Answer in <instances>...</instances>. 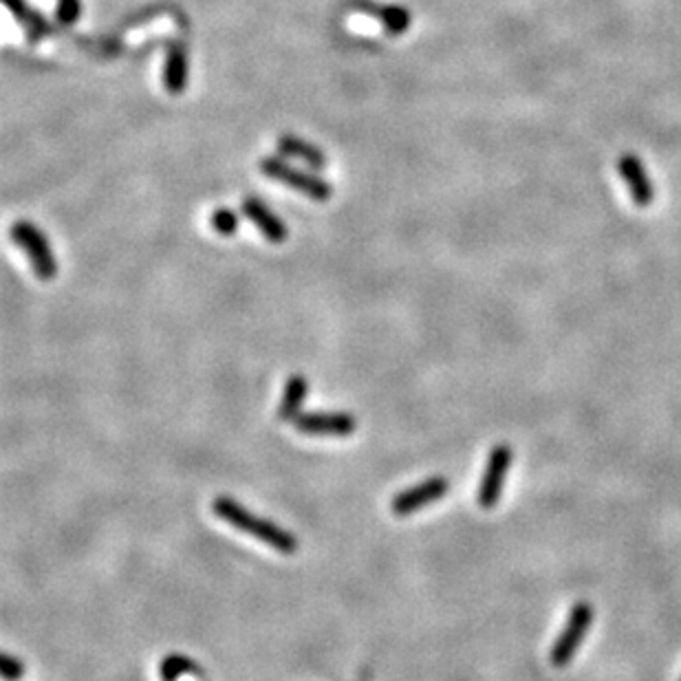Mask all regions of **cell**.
Segmentation results:
<instances>
[{"label": "cell", "mask_w": 681, "mask_h": 681, "mask_svg": "<svg viewBox=\"0 0 681 681\" xmlns=\"http://www.w3.org/2000/svg\"><path fill=\"white\" fill-rule=\"evenodd\" d=\"M212 512L227 525L236 527L239 532L254 536L256 540H261V543L280 551V554L289 556L298 551V540L294 534L287 532L285 527L276 525L274 521H267V518L263 516H256L241 503L230 499V496H219V499L212 503Z\"/></svg>", "instance_id": "6da1fadb"}, {"label": "cell", "mask_w": 681, "mask_h": 681, "mask_svg": "<svg viewBox=\"0 0 681 681\" xmlns=\"http://www.w3.org/2000/svg\"><path fill=\"white\" fill-rule=\"evenodd\" d=\"M14 245H18L29 258V265L34 269L40 280H53L58 274V261L53 254V247L49 245L47 236L42 234L34 223L16 221L9 230Z\"/></svg>", "instance_id": "7a4b0ae2"}, {"label": "cell", "mask_w": 681, "mask_h": 681, "mask_svg": "<svg viewBox=\"0 0 681 681\" xmlns=\"http://www.w3.org/2000/svg\"><path fill=\"white\" fill-rule=\"evenodd\" d=\"M261 172L269 179L285 183V186L294 188L296 192H302L305 197H309L313 201H329L331 194H333V188L322 177L311 175V172H305V170L291 168L289 164H285V161L278 159V157L263 159L261 161Z\"/></svg>", "instance_id": "3957f363"}, {"label": "cell", "mask_w": 681, "mask_h": 681, "mask_svg": "<svg viewBox=\"0 0 681 681\" xmlns=\"http://www.w3.org/2000/svg\"><path fill=\"white\" fill-rule=\"evenodd\" d=\"M593 622V609L587 602H578L574 609L569 613V620L565 624V629L558 635V640L551 648V662L554 666H567L571 659H574L580 644L585 642L589 626Z\"/></svg>", "instance_id": "277c9868"}, {"label": "cell", "mask_w": 681, "mask_h": 681, "mask_svg": "<svg viewBox=\"0 0 681 681\" xmlns=\"http://www.w3.org/2000/svg\"><path fill=\"white\" fill-rule=\"evenodd\" d=\"M512 461H514V454L510 446H496L490 450L488 466H485L483 479L479 485V505L485 507V510H492V507L499 503L503 483H505L507 472H510Z\"/></svg>", "instance_id": "5b68a950"}, {"label": "cell", "mask_w": 681, "mask_h": 681, "mask_svg": "<svg viewBox=\"0 0 681 681\" xmlns=\"http://www.w3.org/2000/svg\"><path fill=\"white\" fill-rule=\"evenodd\" d=\"M291 424L309 437H349L358 421L349 413H300Z\"/></svg>", "instance_id": "8992f818"}, {"label": "cell", "mask_w": 681, "mask_h": 681, "mask_svg": "<svg viewBox=\"0 0 681 681\" xmlns=\"http://www.w3.org/2000/svg\"><path fill=\"white\" fill-rule=\"evenodd\" d=\"M448 488H450L448 479L432 477L424 483L415 485V488H410L406 492H399L391 503L393 514L395 516H410V514H415L419 510H424L426 505L443 499V496L448 494Z\"/></svg>", "instance_id": "52a82bcc"}, {"label": "cell", "mask_w": 681, "mask_h": 681, "mask_svg": "<svg viewBox=\"0 0 681 681\" xmlns=\"http://www.w3.org/2000/svg\"><path fill=\"white\" fill-rule=\"evenodd\" d=\"M618 166H620V175L626 183V188H629L633 201L640 205V208L651 205L655 199V188H653V181L646 175L642 161L635 155H624Z\"/></svg>", "instance_id": "ba28073f"}, {"label": "cell", "mask_w": 681, "mask_h": 681, "mask_svg": "<svg viewBox=\"0 0 681 681\" xmlns=\"http://www.w3.org/2000/svg\"><path fill=\"white\" fill-rule=\"evenodd\" d=\"M243 212L247 219L258 227V232H263V236L269 243H283L287 239L289 232H287L285 221L269 210L263 201H258L254 197L245 199Z\"/></svg>", "instance_id": "9c48e42d"}, {"label": "cell", "mask_w": 681, "mask_h": 681, "mask_svg": "<svg viewBox=\"0 0 681 681\" xmlns=\"http://www.w3.org/2000/svg\"><path fill=\"white\" fill-rule=\"evenodd\" d=\"M164 84H166V91L172 95H179L183 93L188 84V51L186 47L181 45V42H175L168 49V58H166V69H164Z\"/></svg>", "instance_id": "30bf717a"}, {"label": "cell", "mask_w": 681, "mask_h": 681, "mask_svg": "<svg viewBox=\"0 0 681 681\" xmlns=\"http://www.w3.org/2000/svg\"><path fill=\"white\" fill-rule=\"evenodd\" d=\"M309 393V382L302 375H291L285 386V393L280 397L278 404V417L283 421H294L302 413V404H305Z\"/></svg>", "instance_id": "8fae6325"}, {"label": "cell", "mask_w": 681, "mask_h": 681, "mask_svg": "<svg viewBox=\"0 0 681 681\" xmlns=\"http://www.w3.org/2000/svg\"><path fill=\"white\" fill-rule=\"evenodd\" d=\"M278 148L280 153L287 155V157H298L302 161H307L309 166H313L316 170H322L327 166V157L320 148H316L313 144L305 142V139L294 137V135H283L278 139Z\"/></svg>", "instance_id": "7c38bea8"}, {"label": "cell", "mask_w": 681, "mask_h": 681, "mask_svg": "<svg viewBox=\"0 0 681 681\" xmlns=\"http://www.w3.org/2000/svg\"><path fill=\"white\" fill-rule=\"evenodd\" d=\"M0 5L7 7L9 12H12L20 23L25 25L29 40H38L45 34H49V23L36 12L34 7L27 5V0H0Z\"/></svg>", "instance_id": "4fadbf2b"}, {"label": "cell", "mask_w": 681, "mask_h": 681, "mask_svg": "<svg viewBox=\"0 0 681 681\" xmlns=\"http://www.w3.org/2000/svg\"><path fill=\"white\" fill-rule=\"evenodd\" d=\"M164 681H177L181 675H199V664L186 655H168L159 666Z\"/></svg>", "instance_id": "5bb4252c"}, {"label": "cell", "mask_w": 681, "mask_h": 681, "mask_svg": "<svg viewBox=\"0 0 681 681\" xmlns=\"http://www.w3.org/2000/svg\"><path fill=\"white\" fill-rule=\"evenodd\" d=\"M362 7L366 9V12H371V16L380 18L382 25L388 31H393V34H402L410 23L408 12L402 7H375V5H362Z\"/></svg>", "instance_id": "9a60e30c"}, {"label": "cell", "mask_w": 681, "mask_h": 681, "mask_svg": "<svg viewBox=\"0 0 681 681\" xmlns=\"http://www.w3.org/2000/svg\"><path fill=\"white\" fill-rule=\"evenodd\" d=\"M27 668L23 664V659H18L14 655L0 653V679L5 681H20L25 677Z\"/></svg>", "instance_id": "2e32d148"}, {"label": "cell", "mask_w": 681, "mask_h": 681, "mask_svg": "<svg viewBox=\"0 0 681 681\" xmlns=\"http://www.w3.org/2000/svg\"><path fill=\"white\" fill-rule=\"evenodd\" d=\"M212 227H214V232H219L221 236H232L236 230H239V216L227 208L216 210L212 214Z\"/></svg>", "instance_id": "e0dca14e"}, {"label": "cell", "mask_w": 681, "mask_h": 681, "mask_svg": "<svg viewBox=\"0 0 681 681\" xmlns=\"http://www.w3.org/2000/svg\"><path fill=\"white\" fill-rule=\"evenodd\" d=\"M82 14L80 0H58V20L62 25H73Z\"/></svg>", "instance_id": "ac0fdd59"}]
</instances>
